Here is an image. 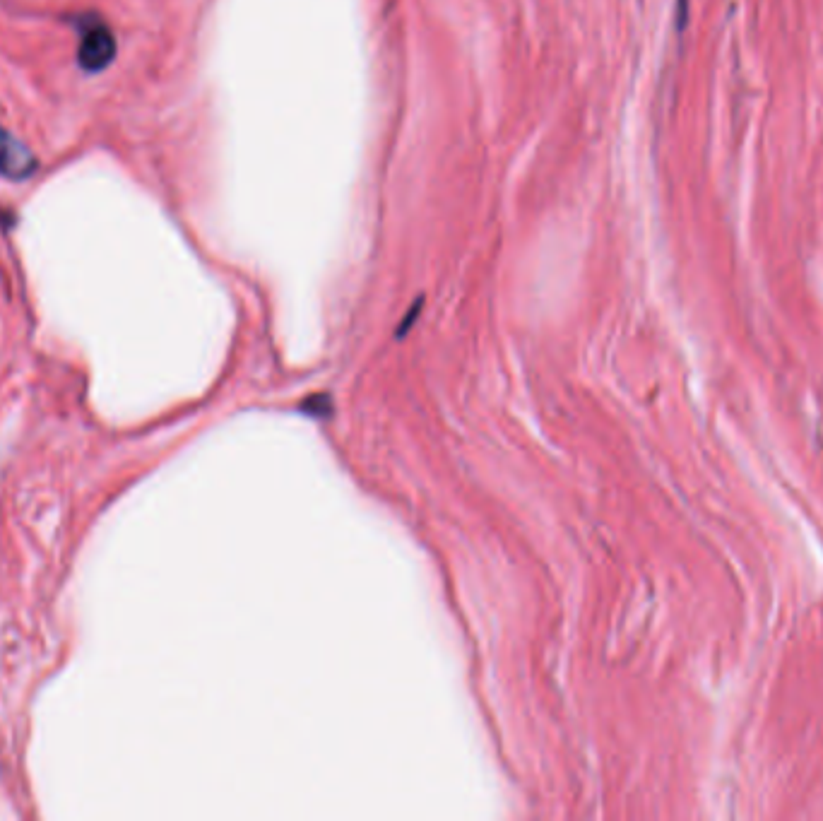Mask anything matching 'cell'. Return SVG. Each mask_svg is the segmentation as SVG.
<instances>
[{"label": "cell", "instance_id": "2", "mask_svg": "<svg viewBox=\"0 0 823 821\" xmlns=\"http://www.w3.org/2000/svg\"><path fill=\"white\" fill-rule=\"evenodd\" d=\"M37 167V157L29 152V147L0 128V174L8 179H29Z\"/></svg>", "mask_w": 823, "mask_h": 821}, {"label": "cell", "instance_id": "1", "mask_svg": "<svg viewBox=\"0 0 823 821\" xmlns=\"http://www.w3.org/2000/svg\"><path fill=\"white\" fill-rule=\"evenodd\" d=\"M116 58V37L102 20H90L82 27L78 46V66L85 73H102Z\"/></svg>", "mask_w": 823, "mask_h": 821}]
</instances>
